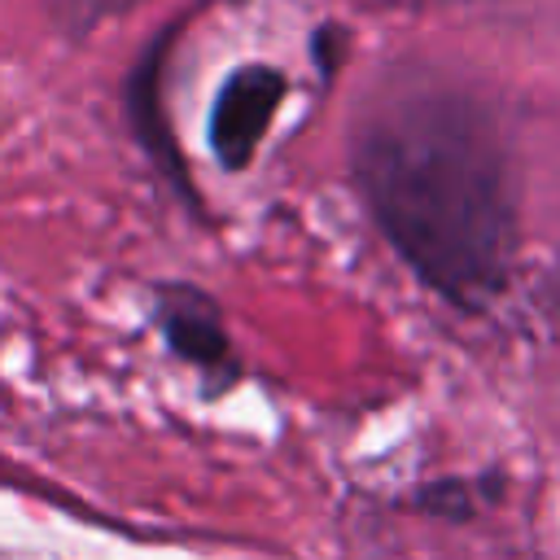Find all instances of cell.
<instances>
[{"mask_svg":"<svg viewBox=\"0 0 560 560\" xmlns=\"http://www.w3.org/2000/svg\"><path fill=\"white\" fill-rule=\"evenodd\" d=\"M359 192L402 262L459 311L490 306L516 262V188L494 118L464 92L424 88L354 131Z\"/></svg>","mask_w":560,"mask_h":560,"instance_id":"cell-1","label":"cell"},{"mask_svg":"<svg viewBox=\"0 0 560 560\" xmlns=\"http://www.w3.org/2000/svg\"><path fill=\"white\" fill-rule=\"evenodd\" d=\"M284 74L276 66H241L223 79L210 109V149L223 171H245L284 101Z\"/></svg>","mask_w":560,"mask_h":560,"instance_id":"cell-2","label":"cell"},{"mask_svg":"<svg viewBox=\"0 0 560 560\" xmlns=\"http://www.w3.org/2000/svg\"><path fill=\"white\" fill-rule=\"evenodd\" d=\"M158 324L179 359H188L206 376H232V337L219 319V306L188 289V284H166L158 293Z\"/></svg>","mask_w":560,"mask_h":560,"instance_id":"cell-3","label":"cell"},{"mask_svg":"<svg viewBox=\"0 0 560 560\" xmlns=\"http://www.w3.org/2000/svg\"><path fill=\"white\" fill-rule=\"evenodd\" d=\"M140 4L144 0H44V13L66 39H83V35L101 31L105 22H114Z\"/></svg>","mask_w":560,"mask_h":560,"instance_id":"cell-4","label":"cell"},{"mask_svg":"<svg viewBox=\"0 0 560 560\" xmlns=\"http://www.w3.org/2000/svg\"><path fill=\"white\" fill-rule=\"evenodd\" d=\"M363 9H446V4H472V0H354Z\"/></svg>","mask_w":560,"mask_h":560,"instance_id":"cell-5","label":"cell"},{"mask_svg":"<svg viewBox=\"0 0 560 560\" xmlns=\"http://www.w3.org/2000/svg\"><path fill=\"white\" fill-rule=\"evenodd\" d=\"M547 306H551V315L560 319V258H556V267H551V276H547Z\"/></svg>","mask_w":560,"mask_h":560,"instance_id":"cell-6","label":"cell"}]
</instances>
